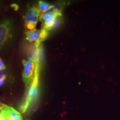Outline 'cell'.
Listing matches in <instances>:
<instances>
[{"mask_svg":"<svg viewBox=\"0 0 120 120\" xmlns=\"http://www.w3.org/2000/svg\"><path fill=\"white\" fill-rule=\"evenodd\" d=\"M39 71H40V64L36 63L35 76H34V81L31 84L29 89L26 92V97L25 101L19 107V109L22 113H25L30 107V106L37 100L39 97L40 94V90L38 87Z\"/></svg>","mask_w":120,"mask_h":120,"instance_id":"obj_1","label":"cell"},{"mask_svg":"<svg viewBox=\"0 0 120 120\" xmlns=\"http://www.w3.org/2000/svg\"><path fill=\"white\" fill-rule=\"evenodd\" d=\"M22 63L23 65L22 79L25 83L26 92L34 81V76H35L36 63L33 58L31 57L28 60H23L22 61Z\"/></svg>","mask_w":120,"mask_h":120,"instance_id":"obj_2","label":"cell"},{"mask_svg":"<svg viewBox=\"0 0 120 120\" xmlns=\"http://www.w3.org/2000/svg\"><path fill=\"white\" fill-rule=\"evenodd\" d=\"M13 29V23L11 19H5L0 22V49L11 38Z\"/></svg>","mask_w":120,"mask_h":120,"instance_id":"obj_3","label":"cell"},{"mask_svg":"<svg viewBox=\"0 0 120 120\" xmlns=\"http://www.w3.org/2000/svg\"><path fill=\"white\" fill-rule=\"evenodd\" d=\"M40 15L38 6L32 4L28 6L25 19V25L26 29L28 31L34 30L40 19Z\"/></svg>","mask_w":120,"mask_h":120,"instance_id":"obj_4","label":"cell"},{"mask_svg":"<svg viewBox=\"0 0 120 120\" xmlns=\"http://www.w3.org/2000/svg\"><path fill=\"white\" fill-rule=\"evenodd\" d=\"M61 13L52 11H49L40 15V20L42 22V28L46 30H51L54 21Z\"/></svg>","mask_w":120,"mask_h":120,"instance_id":"obj_5","label":"cell"},{"mask_svg":"<svg viewBox=\"0 0 120 120\" xmlns=\"http://www.w3.org/2000/svg\"><path fill=\"white\" fill-rule=\"evenodd\" d=\"M0 113L6 120H23L20 113L13 107L1 103L0 105Z\"/></svg>","mask_w":120,"mask_h":120,"instance_id":"obj_6","label":"cell"},{"mask_svg":"<svg viewBox=\"0 0 120 120\" xmlns=\"http://www.w3.org/2000/svg\"><path fill=\"white\" fill-rule=\"evenodd\" d=\"M41 30L34 29L32 31H27L26 32V39L27 41L32 42H41Z\"/></svg>","mask_w":120,"mask_h":120,"instance_id":"obj_7","label":"cell"},{"mask_svg":"<svg viewBox=\"0 0 120 120\" xmlns=\"http://www.w3.org/2000/svg\"><path fill=\"white\" fill-rule=\"evenodd\" d=\"M53 6L51 4L49 3L45 2L43 1H38V8L39 11H40V14L49 11L51 9L53 8Z\"/></svg>","mask_w":120,"mask_h":120,"instance_id":"obj_8","label":"cell"},{"mask_svg":"<svg viewBox=\"0 0 120 120\" xmlns=\"http://www.w3.org/2000/svg\"><path fill=\"white\" fill-rule=\"evenodd\" d=\"M61 24V15L60 16H58L56 19H55V21H54L53 24L52 25L51 30H53V29H56L58 27L60 26V25Z\"/></svg>","mask_w":120,"mask_h":120,"instance_id":"obj_9","label":"cell"},{"mask_svg":"<svg viewBox=\"0 0 120 120\" xmlns=\"http://www.w3.org/2000/svg\"><path fill=\"white\" fill-rule=\"evenodd\" d=\"M6 79V72L5 70H0V79Z\"/></svg>","mask_w":120,"mask_h":120,"instance_id":"obj_10","label":"cell"},{"mask_svg":"<svg viewBox=\"0 0 120 120\" xmlns=\"http://www.w3.org/2000/svg\"><path fill=\"white\" fill-rule=\"evenodd\" d=\"M6 70V66L4 62H3L2 60L0 58V70Z\"/></svg>","mask_w":120,"mask_h":120,"instance_id":"obj_11","label":"cell"},{"mask_svg":"<svg viewBox=\"0 0 120 120\" xmlns=\"http://www.w3.org/2000/svg\"><path fill=\"white\" fill-rule=\"evenodd\" d=\"M0 120H6V119L4 118V117L3 116L1 113H0Z\"/></svg>","mask_w":120,"mask_h":120,"instance_id":"obj_12","label":"cell"}]
</instances>
